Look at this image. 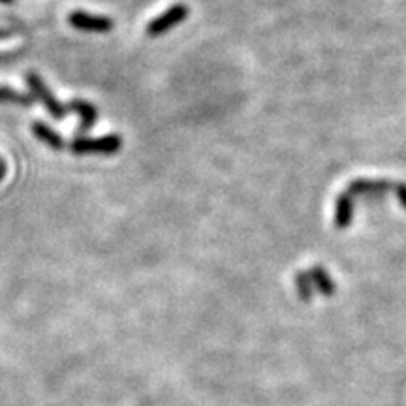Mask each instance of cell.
<instances>
[{
  "label": "cell",
  "mask_w": 406,
  "mask_h": 406,
  "mask_svg": "<svg viewBox=\"0 0 406 406\" xmlns=\"http://www.w3.org/2000/svg\"><path fill=\"white\" fill-rule=\"evenodd\" d=\"M74 154H102V157H112L117 154L122 149V137L119 134H107L102 137H76L70 145Z\"/></svg>",
  "instance_id": "1"
},
{
  "label": "cell",
  "mask_w": 406,
  "mask_h": 406,
  "mask_svg": "<svg viewBox=\"0 0 406 406\" xmlns=\"http://www.w3.org/2000/svg\"><path fill=\"white\" fill-rule=\"evenodd\" d=\"M25 81L26 85H29V89H31V96L34 98V100L41 102V106L49 112L51 117L59 119V121L66 117L68 106H64V104L56 100L55 94L49 91V86H47L46 83L41 81V77L38 76L36 71H26Z\"/></svg>",
  "instance_id": "2"
},
{
  "label": "cell",
  "mask_w": 406,
  "mask_h": 406,
  "mask_svg": "<svg viewBox=\"0 0 406 406\" xmlns=\"http://www.w3.org/2000/svg\"><path fill=\"white\" fill-rule=\"evenodd\" d=\"M188 17V8L184 4H175L172 6L169 10H166L164 14L152 19L147 25V34L151 38H158V36L166 34L173 29V26L181 25L184 19Z\"/></svg>",
  "instance_id": "3"
},
{
  "label": "cell",
  "mask_w": 406,
  "mask_h": 406,
  "mask_svg": "<svg viewBox=\"0 0 406 406\" xmlns=\"http://www.w3.org/2000/svg\"><path fill=\"white\" fill-rule=\"evenodd\" d=\"M68 23L77 31L94 32V34H106V32L113 31V25H115L109 17L92 16L86 11H71L68 16Z\"/></svg>",
  "instance_id": "4"
},
{
  "label": "cell",
  "mask_w": 406,
  "mask_h": 406,
  "mask_svg": "<svg viewBox=\"0 0 406 406\" xmlns=\"http://www.w3.org/2000/svg\"><path fill=\"white\" fill-rule=\"evenodd\" d=\"M395 188V183L386 181V179H378V181H372V179H355L352 181L346 194H350L352 198H357V196H382V194L390 192Z\"/></svg>",
  "instance_id": "5"
},
{
  "label": "cell",
  "mask_w": 406,
  "mask_h": 406,
  "mask_svg": "<svg viewBox=\"0 0 406 406\" xmlns=\"http://www.w3.org/2000/svg\"><path fill=\"white\" fill-rule=\"evenodd\" d=\"M68 109L79 113V117H81L79 134L89 132L91 128H94V124H96V121H98V112H96V107L92 106V104H89V102H85V100H71L70 104H68Z\"/></svg>",
  "instance_id": "6"
},
{
  "label": "cell",
  "mask_w": 406,
  "mask_h": 406,
  "mask_svg": "<svg viewBox=\"0 0 406 406\" xmlns=\"http://www.w3.org/2000/svg\"><path fill=\"white\" fill-rule=\"evenodd\" d=\"M32 134L36 136V139H40L41 143H46L47 147H51L53 151H61L64 147V139L59 132H55L49 124L41 121L32 122Z\"/></svg>",
  "instance_id": "7"
},
{
  "label": "cell",
  "mask_w": 406,
  "mask_h": 406,
  "mask_svg": "<svg viewBox=\"0 0 406 406\" xmlns=\"http://www.w3.org/2000/svg\"><path fill=\"white\" fill-rule=\"evenodd\" d=\"M350 194L342 192L337 199L335 205V226L339 229H345L350 226L352 217H354V202Z\"/></svg>",
  "instance_id": "8"
},
{
  "label": "cell",
  "mask_w": 406,
  "mask_h": 406,
  "mask_svg": "<svg viewBox=\"0 0 406 406\" xmlns=\"http://www.w3.org/2000/svg\"><path fill=\"white\" fill-rule=\"evenodd\" d=\"M309 277L312 280V286H315L316 292H320L322 295L335 294V282H333V279L327 274L324 267H312L309 271Z\"/></svg>",
  "instance_id": "9"
},
{
  "label": "cell",
  "mask_w": 406,
  "mask_h": 406,
  "mask_svg": "<svg viewBox=\"0 0 406 406\" xmlns=\"http://www.w3.org/2000/svg\"><path fill=\"white\" fill-rule=\"evenodd\" d=\"M0 102H6V104H16L21 107H31L34 104V98L31 96V92L16 91V89H10V86H0Z\"/></svg>",
  "instance_id": "10"
},
{
  "label": "cell",
  "mask_w": 406,
  "mask_h": 406,
  "mask_svg": "<svg viewBox=\"0 0 406 406\" xmlns=\"http://www.w3.org/2000/svg\"><path fill=\"white\" fill-rule=\"evenodd\" d=\"M295 289H297V295H299L301 299L310 301L312 292H315V286H312V280H310L309 273L295 274Z\"/></svg>",
  "instance_id": "11"
},
{
  "label": "cell",
  "mask_w": 406,
  "mask_h": 406,
  "mask_svg": "<svg viewBox=\"0 0 406 406\" xmlns=\"http://www.w3.org/2000/svg\"><path fill=\"white\" fill-rule=\"evenodd\" d=\"M393 192H395L397 199L401 202L402 207L406 209V184L402 183H395V188H393Z\"/></svg>",
  "instance_id": "12"
},
{
  "label": "cell",
  "mask_w": 406,
  "mask_h": 406,
  "mask_svg": "<svg viewBox=\"0 0 406 406\" xmlns=\"http://www.w3.org/2000/svg\"><path fill=\"white\" fill-rule=\"evenodd\" d=\"M6 177V162L4 160H0V181Z\"/></svg>",
  "instance_id": "13"
},
{
  "label": "cell",
  "mask_w": 406,
  "mask_h": 406,
  "mask_svg": "<svg viewBox=\"0 0 406 406\" xmlns=\"http://www.w3.org/2000/svg\"><path fill=\"white\" fill-rule=\"evenodd\" d=\"M8 36H11L10 31H0V38H8Z\"/></svg>",
  "instance_id": "14"
},
{
  "label": "cell",
  "mask_w": 406,
  "mask_h": 406,
  "mask_svg": "<svg viewBox=\"0 0 406 406\" xmlns=\"http://www.w3.org/2000/svg\"><path fill=\"white\" fill-rule=\"evenodd\" d=\"M0 4H14V0H0Z\"/></svg>",
  "instance_id": "15"
}]
</instances>
